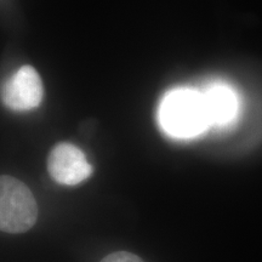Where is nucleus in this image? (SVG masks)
Returning <instances> with one entry per match:
<instances>
[{
  "mask_svg": "<svg viewBox=\"0 0 262 262\" xmlns=\"http://www.w3.org/2000/svg\"><path fill=\"white\" fill-rule=\"evenodd\" d=\"M159 125L166 135L189 140L210 129L199 89L176 88L165 94L158 108Z\"/></svg>",
  "mask_w": 262,
  "mask_h": 262,
  "instance_id": "f257e3e1",
  "label": "nucleus"
},
{
  "mask_svg": "<svg viewBox=\"0 0 262 262\" xmlns=\"http://www.w3.org/2000/svg\"><path fill=\"white\" fill-rule=\"evenodd\" d=\"M37 219L38 204L31 189L12 176H0V231L24 233Z\"/></svg>",
  "mask_w": 262,
  "mask_h": 262,
  "instance_id": "f03ea898",
  "label": "nucleus"
},
{
  "mask_svg": "<svg viewBox=\"0 0 262 262\" xmlns=\"http://www.w3.org/2000/svg\"><path fill=\"white\" fill-rule=\"evenodd\" d=\"M3 102L10 110L25 112L38 107L42 100V83L32 66H22L0 89Z\"/></svg>",
  "mask_w": 262,
  "mask_h": 262,
  "instance_id": "7ed1b4c3",
  "label": "nucleus"
},
{
  "mask_svg": "<svg viewBox=\"0 0 262 262\" xmlns=\"http://www.w3.org/2000/svg\"><path fill=\"white\" fill-rule=\"evenodd\" d=\"M48 171L60 185L75 186L90 178L93 166L80 148L62 142L55 146L49 155Z\"/></svg>",
  "mask_w": 262,
  "mask_h": 262,
  "instance_id": "20e7f679",
  "label": "nucleus"
},
{
  "mask_svg": "<svg viewBox=\"0 0 262 262\" xmlns=\"http://www.w3.org/2000/svg\"><path fill=\"white\" fill-rule=\"evenodd\" d=\"M209 125L224 129L232 125L241 111V100L233 88L222 81H214L201 89Z\"/></svg>",
  "mask_w": 262,
  "mask_h": 262,
  "instance_id": "39448f33",
  "label": "nucleus"
},
{
  "mask_svg": "<svg viewBox=\"0 0 262 262\" xmlns=\"http://www.w3.org/2000/svg\"><path fill=\"white\" fill-rule=\"evenodd\" d=\"M101 262H143V260L137 255L127 253V251H117V253L107 255Z\"/></svg>",
  "mask_w": 262,
  "mask_h": 262,
  "instance_id": "423d86ee",
  "label": "nucleus"
}]
</instances>
